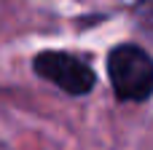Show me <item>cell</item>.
<instances>
[{
	"label": "cell",
	"mask_w": 153,
	"mask_h": 150,
	"mask_svg": "<svg viewBox=\"0 0 153 150\" xmlns=\"http://www.w3.org/2000/svg\"><path fill=\"white\" fill-rule=\"evenodd\" d=\"M108 75L124 102H145L153 94V59L140 46H116L108 56Z\"/></svg>",
	"instance_id": "6da1fadb"
},
{
	"label": "cell",
	"mask_w": 153,
	"mask_h": 150,
	"mask_svg": "<svg viewBox=\"0 0 153 150\" xmlns=\"http://www.w3.org/2000/svg\"><path fill=\"white\" fill-rule=\"evenodd\" d=\"M35 72L67 94H89L94 86L91 67L83 59H78L73 54H62V51L38 54L35 56Z\"/></svg>",
	"instance_id": "7a4b0ae2"
},
{
	"label": "cell",
	"mask_w": 153,
	"mask_h": 150,
	"mask_svg": "<svg viewBox=\"0 0 153 150\" xmlns=\"http://www.w3.org/2000/svg\"><path fill=\"white\" fill-rule=\"evenodd\" d=\"M137 16L143 19V24L153 32V0H140L137 3Z\"/></svg>",
	"instance_id": "3957f363"
}]
</instances>
